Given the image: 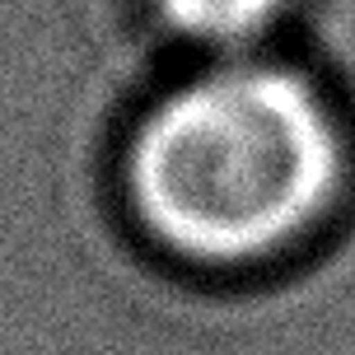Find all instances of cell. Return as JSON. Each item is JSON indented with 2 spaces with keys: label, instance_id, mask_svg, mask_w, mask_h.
Wrapping results in <instances>:
<instances>
[{
  "label": "cell",
  "instance_id": "cell-2",
  "mask_svg": "<svg viewBox=\"0 0 355 355\" xmlns=\"http://www.w3.org/2000/svg\"><path fill=\"white\" fill-rule=\"evenodd\" d=\"M164 24L206 52L243 56L281 24L290 0H155Z\"/></svg>",
  "mask_w": 355,
  "mask_h": 355
},
{
  "label": "cell",
  "instance_id": "cell-1",
  "mask_svg": "<svg viewBox=\"0 0 355 355\" xmlns=\"http://www.w3.org/2000/svg\"><path fill=\"white\" fill-rule=\"evenodd\" d=\"M136 220L168 252L239 266L290 248L346 187V136L290 66L225 61L145 112L126 155Z\"/></svg>",
  "mask_w": 355,
  "mask_h": 355
}]
</instances>
